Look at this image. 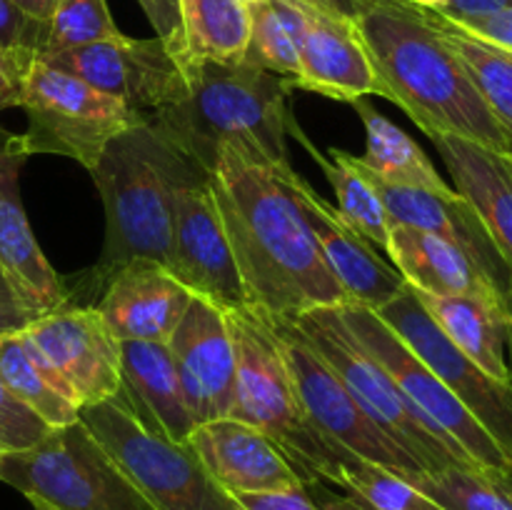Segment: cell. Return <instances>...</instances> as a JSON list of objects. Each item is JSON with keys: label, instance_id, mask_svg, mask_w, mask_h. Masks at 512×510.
Returning <instances> with one entry per match:
<instances>
[{"label": "cell", "instance_id": "f546056e", "mask_svg": "<svg viewBox=\"0 0 512 510\" xmlns=\"http://www.w3.org/2000/svg\"><path fill=\"white\" fill-rule=\"evenodd\" d=\"M350 105H353L355 113L363 120L365 155H360L358 160L368 173L385 180V183L433 190V193H450V190H455L435 170L425 150L403 128H398L385 115H380L368 103V98H360Z\"/></svg>", "mask_w": 512, "mask_h": 510}, {"label": "cell", "instance_id": "5bb4252c", "mask_svg": "<svg viewBox=\"0 0 512 510\" xmlns=\"http://www.w3.org/2000/svg\"><path fill=\"white\" fill-rule=\"evenodd\" d=\"M23 335L68 385L80 408L105 403L123 388L120 343L93 305H60L35 318Z\"/></svg>", "mask_w": 512, "mask_h": 510}, {"label": "cell", "instance_id": "d590c367", "mask_svg": "<svg viewBox=\"0 0 512 510\" xmlns=\"http://www.w3.org/2000/svg\"><path fill=\"white\" fill-rule=\"evenodd\" d=\"M48 23L30 18L10 0H0V53L28 68L45 50Z\"/></svg>", "mask_w": 512, "mask_h": 510}, {"label": "cell", "instance_id": "f907efd6", "mask_svg": "<svg viewBox=\"0 0 512 510\" xmlns=\"http://www.w3.org/2000/svg\"><path fill=\"white\" fill-rule=\"evenodd\" d=\"M245 5H253V3H260V0H243Z\"/></svg>", "mask_w": 512, "mask_h": 510}, {"label": "cell", "instance_id": "e0dca14e", "mask_svg": "<svg viewBox=\"0 0 512 510\" xmlns=\"http://www.w3.org/2000/svg\"><path fill=\"white\" fill-rule=\"evenodd\" d=\"M28 158L23 135L0 128V265L25 308L40 318L68 305V288L40 250L20 200V170Z\"/></svg>", "mask_w": 512, "mask_h": 510}, {"label": "cell", "instance_id": "8fae6325", "mask_svg": "<svg viewBox=\"0 0 512 510\" xmlns=\"http://www.w3.org/2000/svg\"><path fill=\"white\" fill-rule=\"evenodd\" d=\"M340 315L355 338L388 370L405 398L428 418V423L458 450L463 458L493 473H512V463L493 435L473 413L445 388L443 380L378 318L375 310L360 305H340Z\"/></svg>", "mask_w": 512, "mask_h": 510}, {"label": "cell", "instance_id": "44dd1931", "mask_svg": "<svg viewBox=\"0 0 512 510\" xmlns=\"http://www.w3.org/2000/svg\"><path fill=\"white\" fill-rule=\"evenodd\" d=\"M193 293L160 263L133 260L115 273L93 308L118 343H168Z\"/></svg>", "mask_w": 512, "mask_h": 510}, {"label": "cell", "instance_id": "52a82bcc", "mask_svg": "<svg viewBox=\"0 0 512 510\" xmlns=\"http://www.w3.org/2000/svg\"><path fill=\"white\" fill-rule=\"evenodd\" d=\"M0 480L58 510H155L80 420L28 450H3Z\"/></svg>", "mask_w": 512, "mask_h": 510}, {"label": "cell", "instance_id": "83f0119b", "mask_svg": "<svg viewBox=\"0 0 512 510\" xmlns=\"http://www.w3.org/2000/svg\"><path fill=\"white\" fill-rule=\"evenodd\" d=\"M248 38L250 15L243 0H178V38L170 48L180 60L238 63Z\"/></svg>", "mask_w": 512, "mask_h": 510}, {"label": "cell", "instance_id": "7dc6e473", "mask_svg": "<svg viewBox=\"0 0 512 510\" xmlns=\"http://www.w3.org/2000/svg\"><path fill=\"white\" fill-rule=\"evenodd\" d=\"M405 3L415 5V8H423V10H440L448 0H405Z\"/></svg>", "mask_w": 512, "mask_h": 510}, {"label": "cell", "instance_id": "6da1fadb", "mask_svg": "<svg viewBox=\"0 0 512 510\" xmlns=\"http://www.w3.org/2000/svg\"><path fill=\"white\" fill-rule=\"evenodd\" d=\"M290 163L220 148L208 175L248 303L280 318L345 305L290 185Z\"/></svg>", "mask_w": 512, "mask_h": 510}, {"label": "cell", "instance_id": "b9f144b4", "mask_svg": "<svg viewBox=\"0 0 512 510\" xmlns=\"http://www.w3.org/2000/svg\"><path fill=\"white\" fill-rule=\"evenodd\" d=\"M510 5L512 0H448L443 8L433 10V13L443 15L445 20H453V23H460V20L498 13V10L510 8Z\"/></svg>", "mask_w": 512, "mask_h": 510}, {"label": "cell", "instance_id": "4fadbf2b", "mask_svg": "<svg viewBox=\"0 0 512 510\" xmlns=\"http://www.w3.org/2000/svg\"><path fill=\"white\" fill-rule=\"evenodd\" d=\"M40 58L113 95L143 120L180 103L188 90L183 63L158 35L145 40L123 35L118 40L78 45Z\"/></svg>", "mask_w": 512, "mask_h": 510}, {"label": "cell", "instance_id": "8d00e7d4", "mask_svg": "<svg viewBox=\"0 0 512 510\" xmlns=\"http://www.w3.org/2000/svg\"><path fill=\"white\" fill-rule=\"evenodd\" d=\"M50 430L53 428L45 425L28 405L20 403L0 380V448L28 450L38 445Z\"/></svg>", "mask_w": 512, "mask_h": 510}, {"label": "cell", "instance_id": "816d5d0a", "mask_svg": "<svg viewBox=\"0 0 512 510\" xmlns=\"http://www.w3.org/2000/svg\"><path fill=\"white\" fill-rule=\"evenodd\" d=\"M0 453H3V448H0Z\"/></svg>", "mask_w": 512, "mask_h": 510}, {"label": "cell", "instance_id": "2e32d148", "mask_svg": "<svg viewBox=\"0 0 512 510\" xmlns=\"http://www.w3.org/2000/svg\"><path fill=\"white\" fill-rule=\"evenodd\" d=\"M195 425L225 418L233 408L235 345L228 310L193 295L168 338Z\"/></svg>", "mask_w": 512, "mask_h": 510}, {"label": "cell", "instance_id": "e575fe53", "mask_svg": "<svg viewBox=\"0 0 512 510\" xmlns=\"http://www.w3.org/2000/svg\"><path fill=\"white\" fill-rule=\"evenodd\" d=\"M118 38H123V33L115 25L105 0H58L48 23L45 50L40 55Z\"/></svg>", "mask_w": 512, "mask_h": 510}, {"label": "cell", "instance_id": "7bdbcfd3", "mask_svg": "<svg viewBox=\"0 0 512 510\" xmlns=\"http://www.w3.org/2000/svg\"><path fill=\"white\" fill-rule=\"evenodd\" d=\"M25 70L28 68L20 65L18 60L0 53V110L20 105V88H23Z\"/></svg>", "mask_w": 512, "mask_h": 510}, {"label": "cell", "instance_id": "4dcf8cb0", "mask_svg": "<svg viewBox=\"0 0 512 510\" xmlns=\"http://www.w3.org/2000/svg\"><path fill=\"white\" fill-rule=\"evenodd\" d=\"M250 38L245 58L295 85L305 38V10L300 0H260L248 5ZM295 90V88H293Z\"/></svg>", "mask_w": 512, "mask_h": 510}, {"label": "cell", "instance_id": "484cf974", "mask_svg": "<svg viewBox=\"0 0 512 510\" xmlns=\"http://www.w3.org/2000/svg\"><path fill=\"white\" fill-rule=\"evenodd\" d=\"M415 290V288H413ZM438 328L493 378L510 383L512 320L503 305L473 295H430L415 290Z\"/></svg>", "mask_w": 512, "mask_h": 510}, {"label": "cell", "instance_id": "ba28073f", "mask_svg": "<svg viewBox=\"0 0 512 510\" xmlns=\"http://www.w3.org/2000/svg\"><path fill=\"white\" fill-rule=\"evenodd\" d=\"M80 423L113 455L155 510H235L188 443L140 423L123 395L80 408Z\"/></svg>", "mask_w": 512, "mask_h": 510}, {"label": "cell", "instance_id": "f6af8a7d", "mask_svg": "<svg viewBox=\"0 0 512 510\" xmlns=\"http://www.w3.org/2000/svg\"><path fill=\"white\" fill-rule=\"evenodd\" d=\"M300 3L310 5V8L315 10H323V13L333 15V18H343L355 23L360 10H363L370 0H300Z\"/></svg>", "mask_w": 512, "mask_h": 510}, {"label": "cell", "instance_id": "603a6c76", "mask_svg": "<svg viewBox=\"0 0 512 510\" xmlns=\"http://www.w3.org/2000/svg\"><path fill=\"white\" fill-rule=\"evenodd\" d=\"M463 195L512 270V153L455 135L430 138Z\"/></svg>", "mask_w": 512, "mask_h": 510}, {"label": "cell", "instance_id": "7402d4cb", "mask_svg": "<svg viewBox=\"0 0 512 510\" xmlns=\"http://www.w3.org/2000/svg\"><path fill=\"white\" fill-rule=\"evenodd\" d=\"M303 10L305 38L300 48V73L293 88L310 90L340 103L378 95L375 73L355 25L305 3Z\"/></svg>", "mask_w": 512, "mask_h": 510}, {"label": "cell", "instance_id": "8992f818", "mask_svg": "<svg viewBox=\"0 0 512 510\" xmlns=\"http://www.w3.org/2000/svg\"><path fill=\"white\" fill-rule=\"evenodd\" d=\"M290 320L308 338V343L328 360L330 368L338 373L365 415L395 445H400L425 473H435L450 465L478 468L468 458H463L405 398L388 370L365 350V345L348 328L340 315V305L338 308H313Z\"/></svg>", "mask_w": 512, "mask_h": 510}, {"label": "cell", "instance_id": "30bf717a", "mask_svg": "<svg viewBox=\"0 0 512 510\" xmlns=\"http://www.w3.org/2000/svg\"><path fill=\"white\" fill-rule=\"evenodd\" d=\"M265 315H268L270 330H273L275 343H278L285 368L293 380L300 410L320 438H325L330 445L345 450V453L355 455V458L365 460V463L393 470L403 478L425 473L400 445H395L365 415V410L355 403L338 373L295 328L293 320L270 313Z\"/></svg>", "mask_w": 512, "mask_h": 510}, {"label": "cell", "instance_id": "ee69618b", "mask_svg": "<svg viewBox=\"0 0 512 510\" xmlns=\"http://www.w3.org/2000/svg\"><path fill=\"white\" fill-rule=\"evenodd\" d=\"M308 495L313 498L315 508L318 510H370L368 505L360 503L358 498H353L350 493H338L333 485L328 483H310L305 485Z\"/></svg>", "mask_w": 512, "mask_h": 510}, {"label": "cell", "instance_id": "9a60e30c", "mask_svg": "<svg viewBox=\"0 0 512 510\" xmlns=\"http://www.w3.org/2000/svg\"><path fill=\"white\" fill-rule=\"evenodd\" d=\"M170 273L190 293L223 310L250 305L208 178L190 180L175 190Z\"/></svg>", "mask_w": 512, "mask_h": 510}, {"label": "cell", "instance_id": "681fc988", "mask_svg": "<svg viewBox=\"0 0 512 510\" xmlns=\"http://www.w3.org/2000/svg\"><path fill=\"white\" fill-rule=\"evenodd\" d=\"M510 383H512V340H510Z\"/></svg>", "mask_w": 512, "mask_h": 510}, {"label": "cell", "instance_id": "c3c4849f", "mask_svg": "<svg viewBox=\"0 0 512 510\" xmlns=\"http://www.w3.org/2000/svg\"><path fill=\"white\" fill-rule=\"evenodd\" d=\"M30 503H33V510H58L53 508V505L45 503V500H38V498H30Z\"/></svg>", "mask_w": 512, "mask_h": 510}, {"label": "cell", "instance_id": "7a4b0ae2", "mask_svg": "<svg viewBox=\"0 0 512 510\" xmlns=\"http://www.w3.org/2000/svg\"><path fill=\"white\" fill-rule=\"evenodd\" d=\"M353 25L378 95L405 110L428 138L455 135L512 153L508 135L428 10L405 0H370Z\"/></svg>", "mask_w": 512, "mask_h": 510}, {"label": "cell", "instance_id": "d6986e66", "mask_svg": "<svg viewBox=\"0 0 512 510\" xmlns=\"http://www.w3.org/2000/svg\"><path fill=\"white\" fill-rule=\"evenodd\" d=\"M368 175L373 178L375 188L383 198L390 223L425 230V233L438 235V238L448 240L455 248L463 250L483 270V275L495 285V290L503 295L512 320V270L503 260V255L498 253L488 230L480 223L468 200L458 190L433 193V190L385 183V180L375 178L373 173Z\"/></svg>", "mask_w": 512, "mask_h": 510}, {"label": "cell", "instance_id": "d4e9b609", "mask_svg": "<svg viewBox=\"0 0 512 510\" xmlns=\"http://www.w3.org/2000/svg\"><path fill=\"white\" fill-rule=\"evenodd\" d=\"M385 255H390L405 283L413 285L420 293L473 295V298L493 300L508 310V303L495 290V285L485 278L483 270L463 250H458L453 243L438 238V235L393 223Z\"/></svg>", "mask_w": 512, "mask_h": 510}, {"label": "cell", "instance_id": "ffe728a7", "mask_svg": "<svg viewBox=\"0 0 512 510\" xmlns=\"http://www.w3.org/2000/svg\"><path fill=\"white\" fill-rule=\"evenodd\" d=\"M188 445L228 495L270 493L303 485L283 450L258 428L233 415L195 425Z\"/></svg>", "mask_w": 512, "mask_h": 510}, {"label": "cell", "instance_id": "5b68a950", "mask_svg": "<svg viewBox=\"0 0 512 510\" xmlns=\"http://www.w3.org/2000/svg\"><path fill=\"white\" fill-rule=\"evenodd\" d=\"M235 345V393L230 415L268 435L298 473L300 483L338 488L355 455L320 438L300 410L285 360L265 310L255 305L228 310Z\"/></svg>", "mask_w": 512, "mask_h": 510}, {"label": "cell", "instance_id": "60d3db41", "mask_svg": "<svg viewBox=\"0 0 512 510\" xmlns=\"http://www.w3.org/2000/svg\"><path fill=\"white\" fill-rule=\"evenodd\" d=\"M155 35L173 45L178 38V0H138Z\"/></svg>", "mask_w": 512, "mask_h": 510}, {"label": "cell", "instance_id": "f1b7e54d", "mask_svg": "<svg viewBox=\"0 0 512 510\" xmlns=\"http://www.w3.org/2000/svg\"><path fill=\"white\" fill-rule=\"evenodd\" d=\"M0 380L50 428H63L80 420V405L75 403L68 385L40 358L23 330L0 335Z\"/></svg>", "mask_w": 512, "mask_h": 510}, {"label": "cell", "instance_id": "f35d334b", "mask_svg": "<svg viewBox=\"0 0 512 510\" xmlns=\"http://www.w3.org/2000/svg\"><path fill=\"white\" fill-rule=\"evenodd\" d=\"M450 23H453V20H450ZM453 25H458L460 30H465V33L473 35V38L483 40V43L495 45V48L512 53V5L505 10H498V13L460 20V23Z\"/></svg>", "mask_w": 512, "mask_h": 510}, {"label": "cell", "instance_id": "d6a6232c", "mask_svg": "<svg viewBox=\"0 0 512 510\" xmlns=\"http://www.w3.org/2000/svg\"><path fill=\"white\" fill-rule=\"evenodd\" d=\"M408 480L445 510H512V473L450 465Z\"/></svg>", "mask_w": 512, "mask_h": 510}, {"label": "cell", "instance_id": "7c38bea8", "mask_svg": "<svg viewBox=\"0 0 512 510\" xmlns=\"http://www.w3.org/2000/svg\"><path fill=\"white\" fill-rule=\"evenodd\" d=\"M375 313L478 418L512 463V383L493 378L473 363L438 328L413 285L405 283V288Z\"/></svg>", "mask_w": 512, "mask_h": 510}, {"label": "cell", "instance_id": "bcb514c9", "mask_svg": "<svg viewBox=\"0 0 512 510\" xmlns=\"http://www.w3.org/2000/svg\"><path fill=\"white\" fill-rule=\"evenodd\" d=\"M10 3L23 10L25 15H30V18L40 20V23H50L58 0H10Z\"/></svg>", "mask_w": 512, "mask_h": 510}, {"label": "cell", "instance_id": "74e56055", "mask_svg": "<svg viewBox=\"0 0 512 510\" xmlns=\"http://www.w3.org/2000/svg\"><path fill=\"white\" fill-rule=\"evenodd\" d=\"M235 510H318L305 485L288 490H270V493H243L233 495Z\"/></svg>", "mask_w": 512, "mask_h": 510}, {"label": "cell", "instance_id": "277c9868", "mask_svg": "<svg viewBox=\"0 0 512 510\" xmlns=\"http://www.w3.org/2000/svg\"><path fill=\"white\" fill-rule=\"evenodd\" d=\"M188 90L180 103L150 115L170 143L210 175L220 148H233L258 163L288 160L290 80L248 60H180Z\"/></svg>", "mask_w": 512, "mask_h": 510}, {"label": "cell", "instance_id": "cb8c5ba5", "mask_svg": "<svg viewBox=\"0 0 512 510\" xmlns=\"http://www.w3.org/2000/svg\"><path fill=\"white\" fill-rule=\"evenodd\" d=\"M120 368H123L120 395L135 418L148 428L165 433L175 443H188L195 420L190 415L168 343L123 340Z\"/></svg>", "mask_w": 512, "mask_h": 510}, {"label": "cell", "instance_id": "4316f807", "mask_svg": "<svg viewBox=\"0 0 512 510\" xmlns=\"http://www.w3.org/2000/svg\"><path fill=\"white\" fill-rule=\"evenodd\" d=\"M288 133H295V138L300 140L305 150L310 153V158L320 165V170L325 173L328 183L333 185L335 198H338V215L343 218L345 225L355 230L360 238L368 240L373 248L388 250V238H390V215L385 210L383 198H380L378 188H375L373 178L368 175V170L360 165V160L355 155L345 153L340 148H330V158H325L323 150L315 148L308 140V135L300 130V125L295 123L293 115L288 120Z\"/></svg>", "mask_w": 512, "mask_h": 510}, {"label": "cell", "instance_id": "3957f363", "mask_svg": "<svg viewBox=\"0 0 512 510\" xmlns=\"http://www.w3.org/2000/svg\"><path fill=\"white\" fill-rule=\"evenodd\" d=\"M105 208V243L98 263L68 288L70 305H95L118 270L153 260L170 270L173 195L178 185L208 178L155 125L140 120L120 133L90 170Z\"/></svg>", "mask_w": 512, "mask_h": 510}, {"label": "cell", "instance_id": "9c48e42d", "mask_svg": "<svg viewBox=\"0 0 512 510\" xmlns=\"http://www.w3.org/2000/svg\"><path fill=\"white\" fill-rule=\"evenodd\" d=\"M18 108L28 115V155H63L88 170L120 133L143 120L113 95L43 58L25 70Z\"/></svg>", "mask_w": 512, "mask_h": 510}, {"label": "cell", "instance_id": "ac0fdd59", "mask_svg": "<svg viewBox=\"0 0 512 510\" xmlns=\"http://www.w3.org/2000/svg\"><path fill=\"white\" fill-rule=\"evenodd\" d=\"M288 178L325 265L343 288L345 305L380 310L390 303L405 288V278L398 268L388 263L368 240L360 238L350 225H345L338 210L325 203L303 175L290 168Z\"/></svg>", "mask_w": 512, "mask_h": 510}, {"label": "cell", "instance_id": "ab89813d", "mask_svg": "<svg viewBox=\"0 0 512 510\" xmlns=\"http://www.w3.org/2000/svg\"><path fill=\"white\" fill-rule=\"evenodd\" d=\"M33 320L35 315L25 308L23 300L18 298L15 288L10 285L3 265H0V335L20 333V330L28 328Z\"/></svg>", "mask_w": 512, "mask_h": 510}, {"label": "cell", "instance_id": "836d02e7", "mask_svg": "<svg viewBox=\"0 0 512 510\" xmlns=\"http://www.w3.org/2000/svg\"><path fill=\"white\" fill-rule=\"evenodd\" d=\"M338 490L350 493L370 510H445L408 478L360 458L345 468Z\"/></svg>", "mask_w": 512, "mask_h": 510}, {"label": "cell", "instance_id": "1f68e13d", "mask_svg": "<svg viewBox=\"0 0 512 510\" xmlns=\"http://www.w3.org/2000/svg\"><path fill=\"white\" fill-rule=\"evenodd\" d=\"M428 13L443 33V38L450 43V48L463 60L475 88L483 95L485 105L512 143V53L473 38L433 10H428Z\"/></svg>", "mask_w": 512, "mask_h": 510}]
</instances>
